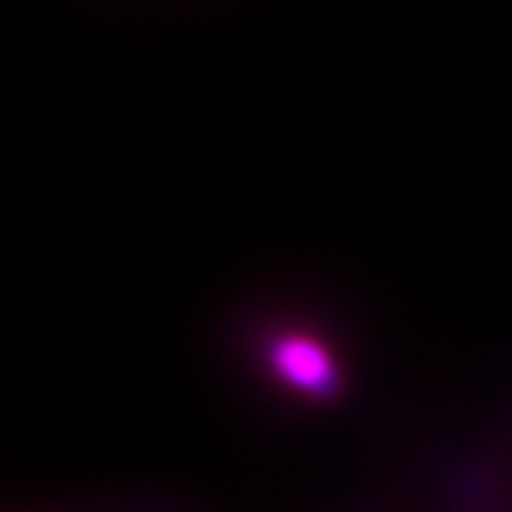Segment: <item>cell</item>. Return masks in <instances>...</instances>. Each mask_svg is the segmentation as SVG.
I'll list each match as a JSON object with an SVG mask.
<instances>
[{
	"label": "cell",
	"mask_w": 512,
	"mask_h": 512,
	"mask_svg": "<svg viewBox=\"0 0 512 512\" xmlns=\"http://www.w3.org/2000/svg\"><path fill=\"white\" fill-rule=\"evenodd\" d=\"M263 366L290 393L323 403L343 393V370L320 336L303 330L270 333L263 343Z\"/></svg>",
	"instance_id": "1"
}]
</instances>
